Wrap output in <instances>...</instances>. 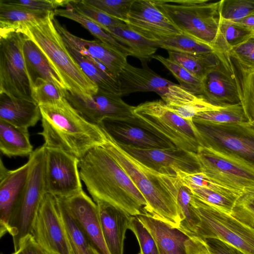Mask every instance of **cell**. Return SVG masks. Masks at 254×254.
<instances>
[{"label":"cell","mask_w":254,"mask_h":254,"mask_svg":"<svg viewBox=\"0 0 254 254\" xmlns=\"http://www.w3.org/2000/svg\"><path fill=\"white\" fill-rule=\"evenodd\" d=\"M79 169L81 181L95 202H107L133 216L147 215L143 196L102 145L92 148L79 159Z\"/></svg>","instance_id":"cell-1"},{"label":"cell","mask_w":254,"mask_h":254,"mask_svg":"<svg viewBox=\"0 0 254 254\" xmlns=\"http://www.w3.org/2000/svg\"><path fill=\"white\" fill-rule=\"evenodd\" d=\"M104 131L105 139L101 145L122 167L143 196L147 203V215L179 228L184 218L177 202L181 184L178 178L158 173L145 166L124 151Z\"/></svg>","instance_id":"cell-2"},{"label":"cell","mask_w":254,"mask_h":254,"mask_svg":"<svg viewBox=\"0 0 254 254\" xmlns=\"http://www.w3.org/2000/svg\"><path fill=\"white\" fill-rule=\"evenodd\" d=\"M39 107L42 130L38 134L46 147L61 149L80 159L104 143L102 128L84 119L64 97L55 104Z\"/></svg>","instance_id":"cell-3"},{"label":"cell","mask_w":254,"mask_h":254,"mask_svg":"<svg viewBox=\"0 0 254 254\" xmlns=\"http://www.w3.org/2000/svg\"><path fill=\"white\" fill-rule=\"evenodd\" d=\"M55 16L52 11L46 17L26 22L17 30L37 46L69 91L90 97L97 92L98 87L84 73L68 52L54 24Z\"/></svg>","instance_id":"cell-4"},{"label":"cell","mask_w":254,"mask_h":254,"mask_svg":"<svg viewBox=\"0 0 254 254\" xmlns=\"http://www.w3.org/2000/svg\"><path fill=\"white\" fill-rule=\"evenodd\" d=\"M45 157L46 147L44 144L29 156L30 169L26 184L7 223V233L12 238L14 251L18 249L21 241L31 234L34 220L47 193Z\"/></svg>","instance_id":"cell-5"},{"label":"cell","mask_w":254,"mask_h":254,"mask_svg":"<svg viewBox=\"0 0 254 254\" xmlns=\"http://www.w3.org/2000/svg\"><path fill=\"white\" fill-rule=\"evenodd\" d=\"M182 33L212 46L220 19V1L156 0Z\"/></svg>","instance_id":"cell-6"},{"label":"cell","mask_w":254,"mask_h":254,"mask_svg":"<svg viewBox=\"0 0 254 254\" xmlns=\"http://www.w3.org/2000/svg\"><path fill=\"white\" fill-rule=\"evenodd\" d=\"M190 203L200 219L196 232L198 236L204 239H218L244 254H254V227L201 200L192 193Z\"/></svg>","instance_id":"cell-7"},{"label":"cell","mask_w":254,"mask_h":254,"mask_svg":"<svg viewBox=\"0 0 254 254\" xmlns=\"http://www.w3.org/2000/svg\"><path fill=\"white\" fill-rule=\"evenodd\" d=\"M193 123L198 132L201 146L211 148L254 168V128L250 122Z\"/></svg>","instance_id":"cell-8"},{"label":"cell","mask_w":254,"mask_h":254,"mask_svg":"<svg viewBox=\"0 0 254 254\" xmlns=\"http://www.w3.org/2000/svg\"><path fill=\"white\" fill-rule=\"evenodd\" d=\"M133 112L145 126L170 140L177 148L197 153L200 145L194 123L169 109L163 101L141 103L134 107Z\"/></svg>","instance_id":"cell-9"},{"label":"cell","mask_w":254,"mask_h":254,"mask_svg":"<svg viewBox=\"0 0 254 254\" xmlns=\"http://www.w3.org/2000/svg\"><path fill=\"white\" fill-rule=\"evenodd\" d=\"M24 39L17 30L0 31V94L34 101L23 53Z\"/></svg>","instance_id":"cell-10"},{"label":"cell","mask_w":254,"mask_h":254,"mask_svg":"<svg viewBox=\"0 0 254 254\" xmlns=\"http://www.w3.org/2000/svg\"><path fill=\"white\" fill-rule=\"evenodd\" d=\"M196 155L201 172L214 183L241 195L254 191L253 167L204 146Z\"/></svg>","instance_id":"cell-11"},{"label":"cell","mask_w":254,"mask_h":254,"mask_svg":"<svg viewBox=\"0 0 254 254\" xmlns=\"http://www.w3.org/2000/svg\"><path fill=\"white\" fill-rule=\"evenodd\" d=\"M216 65L202 80L201 97L210 105L223 107L241 104L242 86L229 53L215 52Z\"/></svg>","instance_id":"cell-12"},{"label":"cell","mask_w":254,"mask_h":254,"mask_svg":"<svg viewBox=\"0 0 254 254\" xmlns=\"http://www.w3.org/2000/svg\"><path fill=\"white\" fill-rule=\"evenodd\" d=\"M31 234L48 254H73L56 199L48 193L40 204Z\"/></svg>","instance_id":"cell-13"},{"label":"cell","mask_w":254,"mask_h":254,"mask_svg":"<svg viewBox=\"0 0 254 254\" xmlns=\"http://www.w3.org/2000/svg\"><path fill=\"white\" fill-rule=\"evenodd\" d=\"M124 23L153 43L182 34L156 0H133Z\"/></svg>","instance_id":"cell-14"},{"label":"cell","mask_w":254,"mask_h":254,"mask_svg":"<svg viewBox=\"0 0 254 254\" xmlns=\"http://www.w3.org/2000/svg\"><path fill=\"white\" fill-rule=\"evenodd\" d=\"M79 163L78 158L63 150L46 147L47 193L67 198L82 190Z\"/></svg>","instance_id":"cell-15"},{"label":"cell","mask_w":254,"mask_h":254,"mask_svg":"<svg viewBox=\"0 0 254 254\" xmlns=\"http://www.w3.org/2000/svg\"><path fill=\"white\" fill-rule=\"evenodd\" d=\"M64 97L86 120L99 125L105 119H127L135 117L134 107L125 102L121 96L100 89L90 97L66 90Z\"/></svg>","instance_id":"cell-16"},{"label":"cell","mask_w":254,"mask_h":254,"mask_svg":"<svg viewBox=\"0 0 254 254\" xmlns=\"http://www.w3.org/2000/svg\"><path fill=\"white\" fill-rule=\"evenodd\" d=\"M117 144L134 158L158 173L177 176L178 171L201 172L196 153L177 147L149 149Z\"/></svg>","instance_id":"cell-17"},{"label":"cell","mask_w":254,"mask_h":254,"mask_svg":"<svg viewBox=\"0 0 254 254\" xmlns=\"http://www.w3.org/2000/svg\"><path fill=\"white\" fill-rule=\"evenodd\" d=\"M150 232L159 254H210L204 239L190 235L148 215L136 216Z\"/></svg>","instance_id":"cell-18"},{"label":"cell","mask_w":254,"mask_h":254,"mask_svg":"<svg viewBox=\"0 0 254 254\" xmlns=\"http://www.w3.org/2000/svg\"><path fill=\"white\" fill-rule=\"evenodd\" d=\"M117 143L141 149L177 147L172 142L145 126L135 116L131 119H105L98 125Z\"/></svg>","instance_id":"cell-19"},{"label":"cell","mask_w":254,"mask_h":254,"mask_svg":"<svg viewBox=\"0 0 254 254\" xmlns=\"http://www.w3.org/2000/svg\"><path fill=\"white\" fill-rule=\"evenodd\" d=\"M62 198L66 208L81 229L90 246L99 254H110L104 238L96 202L83 190L68 197Z\"/></svg>","instance_id":"cell-20"},{"label":"cell","mask_w":254,"mask_h":254,"mask_svg":"<svg viewBox=\"0 0 254 254\" xmlns=\"http://www.w3.org/2000/svg\"><path fill=\"white\" fill-rule=\"evenodd\" d=\"M142 68L127 64L118 76L121 96L137 92L153 91L165 102L180 86L171 82L151 69L146 60H141Z\"/></svg>","instance_id":"cell-21"},{"label":"cell","mask_w":254,"mask_h":254,"mask_svg":"<svg viewBox=\"0 0 254 254\" xmlns=\"http://www.w3.org/2000/svg\"><path fill=\"white\" fill-rule=\"evenodd\" d=\"M30 169L28 161L13 170L0 164V236L7 233L8 221L25 189Z\"/></svg>","instance_id":"cell-22"},{"label":"cell","mask_w":254,"mask_h":254,"mask_svg":"<svg viewBox=\"0 0 254 254\" xmlns=\"http://www.w3.org/2000/svg\"><path fill=\"white\" fill-rule=\"evenodd\" d=\"M53 20L56 29L63 39L71 43L81 53L98 61L118 79L119 74L127 64V56L99 40H88L77 37L61 25L55 17Z\"/></svg>","instance_id":"cell-23"},{"label":"cell","mask_w":254,"mask_h":254,"mask_svg":"<svg viewBox=\"0 0 254 254\" xmlns=\"http://www.w3.org/2000/svg\"><path fill=\"white\" fill-rule=\"evenodd\" d=\"M98 206L104 238L110 254H124L126 232L132 216L105 202H95Z\"/></svg>","instance_id":"cell-24"},{"label":"cell","mask_w":254,"mask_h":254,"mask_svg":"<svg viewBox=\"0 0 254 254\" xmlns=\"http://www.w3.org/2000/svg\"><path fill=\"white\" fill-rule=\"evenodd\" d=\"M41 119L39 106L34 101L0 94V120L28 129Z\"/></svg>","instance_id":"cell-25"},{"label":"cell","mask_w":254,"mask_h":254,"mask_svg":"<svg viewBox=\"0 0 254 254\" xmlns=\"http://www.w3.org/2000/svg\"><path fill=\"white\" fill-rule=\"evenodd\" d=\"M23 53L27 70L33 85L37 78H40L53 82L62 91L69 90L40 49L25 35Z\"/></svg>","instance_id":"cell-26"},{"label":"cell","mask_w":254,"mask_h":254,"mask_svg":"<svg viewBox=\"0 0 254 254\" xmlns=\"http://www.w3.org/2000/svg\"><path fill=\"white\" fill-rule=\"evenodd\" d=\"M63 39L68 52L82 71L99 89L121 96L120 86L117 78L98 61L81 53L71 43Z\"/></svg>","instance_id":"cell-27"},{"label":"cell","mask_w":254,"mask_h":254,"mask_svg":"<svg viewBox=\"0 0 254 254\" xmlns=\"http://www.w3.org/2000/svg\"><path fill=\"white\" fill-rule=\"evenodd\" d=\"M204 180L200 186H185L198 199L231 214L237 200L242 195L214 183L206 175Z\"/></svg>","instance_id":"cell-28"},{"label":"cell","mask_w":254,"mask_h":254,"mask_svg":"<svg viewBox=\"0 0 254 254\" xmlns=\"http://www.w3.org/2000/svg\"><path fill=\"white\" fill-rule=\"evenodd\" d=\"M0 150L8 157L29 156L34 151L28 129L0 120Z\"/></svg>","instance_id":"cell-29"},{"label":"cell","mask_w":254,"mask_h":254,"mask_svg":"<svg viewBox=\"0 0 254 254\" xmlns=\"http://www.w3.org/2000/svg\"><path fill=\"white\" fill-rule=\"evenodd\" d=\"M119 43L130 50L132 56L140 60L152 58L157 50L155 44L144 38L125 23L106 31Z\"/></svg>","instance_id":"cell-30"},{"label":"cell","mask_w":254,"mask_h":254,"mask_svg":"<svg viewBox=\"0 0 254 254\" xmlns=\"http://www.w3.org/2000/svg\"><path fill=\"white\" fill-rule=\"evenodd\" d=\"M254 34V30L241 23L220 18L218 33L212 47L215 52L229 53Z\"/></svg>","instance_id":"cell-31"},{"label":"cell","mask_w":254,"mask_h":254,"mask_svg":"<svg viewBox=\"0 0 254 254\" xmlns=\"http://www.w3.org/2000/svg\"><path fill=\"white\" fill-rule=\"evenodd\" d=\"M51 11L32 10L0 2V31L16 30L26 22L46 17Z\"/></svg>","instance_id":"cell-32"},{"label":"cell","mask_w":254,"mask_h":254,"mask_svg":"<svg viewBox=\"0 0 254 254\" xmlns=\"http://www.w3.org/2000/svg\"><path fill=\"white\" fill-rule=\"evenodd\" d=\"M168 52L169 59L179 64L201 80L216 65L218 62V57L215 52L200 54Z\"/></svg>","instance_id":"cell-33"},{"label":"cell","mask_w":254,"mask_h":254,"mask_svg":"<svg viewBox=\"0 0 254 254\" xmlns=\"http://www.w3.org/2000/svg\"><path fill=\"white\" fill-rule=\"evenodd\" d=\"M66 7L65 9L57 8L54 10L55 15L70 19L79 23L102 43L116 49L127 57L132 56L129 49L119 43L98 24L78 13L71 8L67 6Z\"/></svg>","instance_id":"cell-34"},{"label":"cell","mask_w":254,"mask_h":254,"mask_svg":"<svg viewBox=\"0 0 254 254\" xmlns=\"http://www.w3.org/2000/svg\"><path fill=\"white\" fill-rule=\"evenodd\" d=\"M55 197V196H54ZM73 254H93L86 237L66 208L63 199L55 197Z\"/></svg>","instance_id":"cell-35"},{"label":"cell","mask_w":254,"mask_h":254,"mask_svg":"<svg viewBox=\"0 0 254 254\" xmlns=\"http://www.w3.org/2000/svg\"><path fill=\"white\" fill-rule=\"evenodd\" d=\"M158 48L168 51L187 54H200L215 52L210 45L182 33L154 43Z\"/></svg>","instance_id":"cell-36"},{"label":"cell","mask_w":254,"mask_h":254,"mask_svg":"<svg viewBox=\"0 0 254 254\" xmlns=\"http://www.w3.org/2000/svg\"><path fill=\"white\" fill-rule=\"evenodd\" d=\"M192 121L216 124L249 122L241 104L200 112L193 118Z\"/></svg>","instance_id":"cell-37"},{"label":"cell","mask_w":254,"mask_h":254,"mask_svg":"<svg viewBox=\"0 0 254 254\" xmlns=\"http://www.w3.org/2000/svg\"><path fill=\"white\" fill-rule=\"evenodd\" d=\"M161 63L175 76L180 85L192 94L201 97L202 93V82L177 63L160 55L152 56Z\"/></svg>","instance_id":"cell-38"},{"label":"cell","mask_w":254,"mask_h":254,"mask_svg":"<svg viewBox=\"0 0 254 254\" xmlns=\"http://www.w3.org/2000/svg\"><path fill=\"white\" fill-rule=\"evenodd\" d=\"M191 193L182 183L179 187L177 202L183 215L179 229L190 235H197L200 219L190 203Z\"/></svg>","instance_id":"cell-39"},{"label":"cell","mask_w":254,"mask_h":254,"mask_svg":"<svg viewBox=\"0 0 254 254\" xmlns=\"http://www.w3.org/2000/svg\"><path fill=\"white\" fill-rule=\"evenodd\" d=\"M66 6L92 20L105 31L124 23L88 4L85 0H69Z\"/></svg>","instance_id":"cell-40"},{"label":"cell","mask_w":254,"mask_h":254,"mask_svg":"<svg viewBox=\"0 0 254 254\" xmlns=\"http://www.w3.org/2000/svg\"><path fill=\"white\" fill-rule=\"evenodd\" d=\"M229 54L242 75L254 71V34L231 49Z\"/></svg>","instance_id":"cell-41"},{"label":"cell","mask_w":254,"mask_h":254,"mask_svg":"<svg viewBox=\"0 0 254 254\" xmlns=\"http://www.w3.org/2000/svg\"><path fill=\"white\" fill-rule=\"evenodd\" d=\"M34 101L39 106L54 104L64 97L63 91L53 82L38 78L34 82L32 90Z\"/></svg>","instance_id":"cell-42"},{"label":"cell","mask_w":254,"mask_h":254,"mask_svg":"<svg viewBox=\"0 0 254 254\" xmlns=\"http://www.w3.org/2000/svg\"><path fill=\"white\" fill-rule=\"evenodd\" d=\"M254 11V0H221L220 18L232 21L241 20Z\"/></svg>","instance_id":"cell-43"},{"label":"cell","mask_w":254,"mask_h":254,"mask_svg":"<svg viewBox=\"0 0 254 254\" xmlns=\"http://www.w3.org/2000/svg\"><path fill=\"white\" fill-rule=\"evenodd\" d=\"M133 0H85L109 16L123 22L126 20Z\"/></svg>","instance_id":"cell-44"},{"label":"cell","mask_w":254,"mask_h":254,"mask_svg":"<svg viewBox=\"0 0 254 254\" xmlns=\"http://www.w3.org/2000/svg\"><path fill=\"white\" fill-rule=\"evenodd\" d=\"M129 229L134 234L142 254H159L151 233L136 216H131Z\"/></svg>","instance_id":"cell-45"},{"label":"cell","mask_w":254,"mask_h":254,"mask_svg":"<svg viewBox=\"0 0 254 254\" xmlns=\"http://www.w3.org/2000/svg\"><path fill=\"white\" fill-rule=\"evenodd\" d=\"M166 106L182 118L190 121H192L193 118L200 112L219 108L210 105L199 96L190 102Z\"/></svg>","instance_id":"cell-46"},{"label":"cell","mask_w":254,"mask_h":254,"mask_svg":"<svg viewBox=\"0 0 254 254\" xmlns=\"http://www.w3.org/2000/svg\"><path fill=\"white\" fill-rule=\"evenodd\" d=\"M231 215L246 224L254 227V191L245 193L239 198Z\"/></svg>","instance_id":"cell-47"},{"label":"cell","mask_w":254,"mask_h":254,"mask_svg":"<svg viewBox=\"0 0 254 254\" xmlns=\"http://www.w3.org/2000/svg\"><path fill=\"white\" fill-rule=\"evenodd\" d=\"M242 76L241 105L251 123L254 121V71Z\"/></svg>","instance_id":"cell-48"},{"label":"cell","mask_w":254,"mask_h":254,"mask_svg":"<svg viewBox=\"0 0 254 254\" xmlns=\"http://www.w3.org/2000/svg\"><path fill=\"white\" fill-rule=\"evenodd\" d=\"M69 0H0V2L39 11H54L60 6H66Z\"/></svg>","instance_id":"cell-49"},{"label":"cell","mask_w":254,"mask_h":254,"mask_svg":"<svg viewBox=\"0 0 254 254\" xmlns=\"http://www.w3.org/2000/svg\"><path fill=\"white\" fill-rule=\"evenodd\" d=\"M204 240L210 254H244L235 247L216 238H206Z\"/></svg>","instance_id":"cell-50"},{"label":"cell","mask_w":254,"mask_h":254,"mask_svg":"<svg viewBox=\"0 0 254 254\" xmlns=\"http://www.w3.org/2000/svg\"><path fill=\"white\" fill-rule=\"evenodd\" d=\"M12 254H48L36 241L32 234L24 238Z\"/></svg>","instance_id":"cell-51"},{"label":"cell","mask_w":254,"mask_h":254,"mask_svg":"<svg viewBox=\"0 0 254 254\" xmlns=\"http://www.w3.org/2000/svg\"><path fill=\"white\" fill-rule=\"evenodd\" d=\"M235 22L241 23L254 31V11L245 18Z\"/></svg>","instance_id":"cell-52"},{"label":"cell","mask_w":254,"mask_h":254,"mask_svg":"<svg viewBox=\"0 0 254 254\" xmlns=\"http://www.w3.org/2000/svg\"><path fill=\"white\" fill-rule=\"evenodd\" d=\"M92 248V247H91ZM92 250L93 254H99L96 250L92 248Z\"/></svg>","instance_id":"cell-53"},{"label":"cell","mask_w":254,"mask_h":254,"mask_svg":"<svg viewBox=\"0 0 254 254\" xmlns=\"http://www.w3.org/2000/svg\"><path fill=\"white\" fill-rule=\"evenodd\" d=\"M251 124H252V126H253V127H254V121L252 123H251Z\"/></svg>","instance_id":"cell-54"},{"label":"cell","mask_w":254,"mask_h":254,"mask_svg":"<svg viewBox=\"0 0 254 254\" xmlns=\"http://www.w3.org/2000/svg\"><path fill=\"white\" fill-rule=\"evenodd\" d=\"M138 254H142L141 253H139Z\"/></svg>","instance_id":"cell-55"}]
</instances>
